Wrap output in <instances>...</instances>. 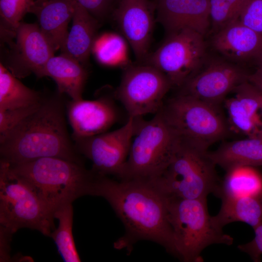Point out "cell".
<instances>
[{"label": "cell", "instance_id": "6da1fadb", "mask_svg": "<svg viewBox=\"0 0 262 262\" xmlns=\"http://www.w3.org/2000/svg\"><path fill=\"white\" fill-rule=\"evenodd\" d=\"M90 195L105 198L124 226L125 234L115 243L116 248L147 240L160 245L177 256L166 196L147 180L118 181L96 175Z\"/></svg>", "mask_w": 262, "mask_h": 262}, {"label": "cell", "instance_id": "7a4b0ae2", "mask_svg": "<svg viewBox=\"0 0 262 262\" xmlns=\"http://www.w3.org/2000/svg\"><path fill=\"white\" fill-rule=\"evenodd\" d=\"M62 95L43 96L35 111L0 138V160L15 164L57 157L83 164L68 133Z\"/></svg>", "mask_w": 262, "mask_h": 262}, {"label": "cell", "instance_id": "3957f363", "mask_svg": "<svg viewBox=\"0 0 262 262\" xmlns=\"http://www.w3.org/2000/svg\"><path fill=\"white\" fill-rule=\"evenodd\" d=\"M8 164L13 173L33 189L53 216L63 205L72 203L82 196L90 195L96 177L95 173L87 170L83 164L57 157Z\"/></svg>", "mask_w": 262, "mask_h": 262}, {"label": "cell", "instance_id": "277c9868", "mask_svg": "<svg viewBox=\"0 0 262 262\" xmlns=\"http://www.w3.org/2000/svg\"><path fill=\"white\" fill-rule=\"evenodd\" d=\"M165 196L176 257L179 259L185 262H202L201 253L208 246L232 245L233 237L225 233L209 214L207 198Z\"/></svg>", "mask_w": 262, "mask_h": 262}, {"label": "cell", "instance_id": "5b68a950", "mask_svg": "<svg viewBox=\"0 0 262 262\" xmlns=\"http://www.w3.org/2000/svg\"><path fill=\"white\" fill-rule=\"evenodd\" d=\"M208 149L180 138L170 163L159 176L147 180L166 196L207 198L220 180Z\"/></svg>", "mask_w": 262, "mask_h": 262}, {"label": "cell", "instance_id": "8992f818", "mask_svg": "<svg viewBox=\"0 0 262 262\" xmlns=\"http://www.w3.org/2000/svg\"><path fill=\"white\" fill-rule=\"evenodd\" d=\"M135 119L134 136L119 180H149L167 167L180 137L159 111L148 120L143 117Z\"/></svg>", "mask_w": 262, "mask_h": 262}, {"label": "cell", "instance_id": "52a82bcc", "mask_svg": "<svg viewBox=\"0 0 262 262\" xmlns=\"http://www.w3.org/2000/svg\"><path fill=\"white\" fill-rule=\"evenodd\" d=\"M54 219L33 189L0 160V227L12 234L29 228L49 237Z\"/></svg>", "mask_w": 262, "mask_h": 262}, {"label": "cell", "instance_id": "ba28073f", "mask_svg": "<svg viewBox=\"0 0 262 262\" xmlns=\"http://www.w3.org/2000/svg\"><path fill=\"white\" fill-rule=\"evenodd\" d=\"M159 112L181 139L206 149L228 133L219 106L191 96L178 94L164 101Z\"/></svg>", "mask_w": 262, "mask_h": 262}, {"label": "cell", "instance_id": "9c48e42d", "mask_svg": "<svg viewBox=\"0 0 262 262\" xmlns=\"http://www.w3.org/2000/svg\"><path fill=\"white\" fill-rule=\"evenodd\" d=\"M204 36L189 29L168 33L164 41L143 64L160 70L172 87L179 88L196 75L208 59Z\"/></svg>", "mask_w": 262, "mask_h": 262}, {"label": "cell", "instance_id": "30bf717a", "mask_svg": "<svg viewBox=\"0 0 262 262\" xmlns=\"http://www.w3.org/2000/svg\"><path fill=\"white\" fill-rule=\"evenodd\" d=\"M172 87L162 72L142 63L125 66L114 96L123 106L128 117H143L161 110L164 97Z\"/></svg>", "mask_w": 262, "mask_h": 262}, {"label": "cell", "instance_id": "8fae6325", "mask_svg": "<svg viewBox=\"0 0 262 262\" xmlns=\"http://www.w3.org/2000/svg\"><path fill=\"white\" fill-rule=\"evenodd\" d=\"M136 127L135 117L129 116L120 128L85 138H72L78 152L92 163V170L100 176L120 179Z\"/></svg>", "mask_w": 262, "mask_h": 262}, {"label": "cell", "instance_id": "7c38bea8", "mask_svg": "<svg viewBox=\"0 0 262 262\" xmlns=\"http://www.w3.org/2000/svg\"><path fill=\"white\" fill-rule=\"evenodd\" d=\"M248 74L229 61L221 58L208 59L202 68L179 88V94L219 106L229 93L247 81Z\"/></svg>", "mask_w": 262, "mask_h": 262}, {"label": "cell", "instance_id": "4fadbf2b", "mask_svg": "<svg viewBox=\"0 0 262 262\" xmlns=\"http://www.w3.org/2000/svg\"><path fill=\"white\" fill-rule=\"evenodd\" d=\"M10 47L6 68L16 78L31 73L43 77L44 67L56 51L38 24L21 22Z\"/></svg>", "mask_w": 262, "mask_h": 262}, {"label": "cell", "instance_id": "5bb4252c", "mask_svg": "<svg viewBox=\"0 0 262 262\" xmlns=\"http://www.w3.org/2000/svg\"><path fill=\"white\" fill-rule=\"evenodd\" d=\"M117 1L118 5L113 12L115 20L136 58L143 63L149 54L156 3L149 0Z\"/></svg>", "mask_w": 262, "mask_h": 262}, {"label": "cell", "instance_id": "9a60e30c", "mask_svg": "<svg viewBox=\"0 0 262 262\" xmlns=\"http://www.w3.org/2000/svg\"><path fill=\"white\" fill-rule=\"evenodd\" d=\"M66 110L73 138H85L106 132L119 119L113 98L102 96L94 100L82 98L66 103Z\"/></svg>", "mask_w": 262, "mask_h": 262}, {"label": "cell", "instance_id": "2e32d148", "mask_svg": "<svg viewBox=\"0 0 262 262\" xmlns=\"http://www.w3.org/2000/svg\"><path fill=\"white\" fill-rule=\"evenodd\" d=\"M156 10L168 33L189 29L205 36L211 26L210 0H157Z\"/></svg>", "mask_w": 262, "mask_h": 262}, {"label": "cell", "instance_id": "e0dca14e", "mask_svg": "<svg viewBox=\"0 0 262 262\" xmlns=\"http://www.w3.org/2000/svg\"><path fill=\"white\" fill-rule=\"evenodd\" d=\"M212 42L216 51L233 63L255 60L262 52V35L238 19L214 33Z\"/></svg>", "mask_w": 262, "mask_h": 262}, {"label": "cell", "instance_id": "ac0fdd59", "mask_svg": "<svg viewBox=\"0 0 262 262\" xmlns=\"http://www.w3.org/2000/svg\"><path fill=\"white\" fill-rule=\"evenodd\" d=\"M259 89L246 81L232 91L234 97L225 102L229 121L236 131L248 135H259L262 133V119L260 111Z\"/></svg>", "mask_w": 262, "mask_h": 262}, {"label": "cell", "instance_id": "d6986e66", "mask_svg": "<svg viewBox=\"0 0 262 262\" xmlns=\"http://www.w3.org/2000/svg\"><path fill=\"white\" fill-rule=\"evenodd\" d=\"M76 0H47L35 2L31 13L37 17L40 28L55 50L60 49L68 34V25L72 19Z\"/></svg>", "mask_w": 262, "mask_h": 262}, {"label": "cell", "instance_id": "ffe728a7", "mask_svg": "<svg viewBox=\"0 0 262 262\" xmlns=\"http://www.w3.org/2000/svg\"><path fill=\"white\" fill-rule=\"evenodd\" d=\"M72 20L71 29L60 48L61 54L83 65L92 50L99 21L78 3Z\"/></svg>", "mask_w": 262, "mask_h": 262}, {"label": "cell", "instance_id": "44dd1931", "mask_svg": "<svg viewBox=\"0 0 262 262\" xmlns=\"http://www.w3.org/2000/svg\"><path fill=\"white\" fill-rule=\"evenodd\" d=\"M46 76L55 82L59 94H66L72 100L82 98L87 72L78 61L63 54L53 56L44 67L43 77Z\"/></svg>", "mask_w": 262, "mask_h": 262}, {"label": "cell", "instance_id": "7402d4cb", "mask_svg": "<svg viewBox=\"0 0 262 262\" xmlns=\"http://www.w3.org/2000/svg\"><path fill=\"white\" fill-rule=\"evenodd\" d=\"M208 154L216 165L225 170L237 166H262V135L224 143Z\"/></svg>", "mask_w": 262, "mask_h": 262}, {"label": "cell", "instance_id": "603a6c76", "mask_svg": "<svg viewBox=\"0 0 262 262\" xmlns=\"http://www.w3.org/2000/svg\"><path fill=\"white\" fill-rule=\"evenodd\" d=\"M226 171L213 193L221 200L243 196L262 197V172L257 167L237 166Z\"/></svg>", "mask_w": 262, "mask_h": 262}, {"label": "cell", "instance_id": "cb8c5ba5", "mask_svg": "<svg viewBox=\"0 0 262 262\" xmlns=\"http://www.w3.org/2000/svg\"><path fill=\"white\" fill-rule=\"evenodd\" d=\"M213 218L218 226L242 222L253 229L262 223V197L243 196L222 200L220 209Z\"/></svg>", "mask_w": 262, "mask_h": 262}, {"label": "cell", "instance_id": "d4e9b609", "mask_svg": "<svg viewBox=\"0 0 262 262\" xmlns=\"http://www.w3.org/2000/svg\"><path fill=\"white\" fill-rule=\"evenodd\" d=\"M43 96L22 83L1 63L0 64V110L39 103Z\"/></svg>", "mask_w": 262, "mask_h": 262}, {"label": "cell", "instance_id": "484cf974", "mask_svg": "<svg viewBox=\"0 0 262 262\" xmlns=\"http://www.w3.org/2000/svg\"><path fill=\"white\" fill-rule=\"evenodd\" d=\"M73 210L72 203L66 204L58 209L53 214L58 219V227L49 237L54 241L59 253L65 262H79L78 253L72 233Z\"/></svg>", "mask_w": 262, "mask_h": 262}, {"label": "cell", "instance_id": "4316f807", "mask_svg": "<svg viewBox=\"0 0 262 262\" xmlns=\"http://www.w3.org/2000/svg\"><path fill=\"white\" fill-rule=\"evenodd\" d=\"M35 4L33 0H0V37L8 44L15 38L21 20Z\"/></svg>", "mask_w": 262, "mask_h": 262}, {"label": "cell", "instance_id": "83f0119b", "mask_svg": "<svg viewBox=\"0 0 262 262\" xmlns=\"http://www.w3.org/2000/svg\"><path fill=\"white\" fill-rule=\"evenodd\" d=\"M92 50L101 64L108 66L123 65L126 49L121 37L113 33H106L95 39Z\"/></svg>", "mask_w": 262, "mask_h": 262}, {"label": "cell", "instance_id": "f1b7e54d", "mask_svg": "<svg viewBox=\"0 0 262 262\" xmlns=\"http://www.w3.org/2000/svg\"><path fill=\"white\" fill-rule=\"evenodd\" d=\"M246 0H210L211 26L213 33L238 19Z\"/></svg>", "mask_w": 262, "mask_h": 262}, {"label": "cell", "instance_id": "f546056e", "mask_svg": "<svg viewBox=\"0 0 262 262\" xmlns=\"http://www.w3.org/2000/svg\"><path fill=\"white\" fill-rule=\"evenodd\" d=\"M41 102L28 107L0 110V138L5 135L25 118L35 111Z\"/></svg>", "mask_w": 262, "mask_h": 262}, {"label": "cell", "instance_id": "4dcf8cb0", "mask_svg": "<svg viewBox=\"0 0 262 262\" xmlns=\"http://www.w3.org/2000/svg\"><path fill=\"white\" fill-rule=\"evenodd\" d=\"M238 19L262 35V0H246Z\"/></svg>", "mask_w": 262, "mask_h": 262}, {"label": "cell", "instance_id": "1f68e13d", "mask_svg": "<svg viewBox=\"0 0 262 262\" xmlns=\"http://www.w3.org/2000/svg\"><path fill=\"white\" fill-rule=\"evenodd\" d=\"M77 2L99 21L113 10L116 0H76Z\"/></svg>", "mask_w": 262, "mask_h": 262}, {"label": "cell", "instance_id": "d6a6232c", "mask_svg": "<svg viewBox=\"0 0 262 262\" xmlns=\"http://www.w3.org/2000/svg\"><path fill=\"white\" fill-rule=\"evenodd\" d=\"M255 236L250 242L240 245L238 248L246 253L255 262H260L262 255V223L254 229Z\"/></svg>", "mask_w": 262, "mask_h": 262}, {"label": "cell", "instance_id": "836d02e7", "mask_svg": "<svg viewBox=\"0 0 262 262\" xmlns=\"http://www.w3.org/2000/svg\"><path fill=\"white\" fill-rule=\"evenodd\" d=\"M0 261L9 260L10 242L13 234L0 227Z\"/></svg>", "mask_w": 262, "mask_h": 262}, {"label": "cell", "instance_id": "e575fe53", "mask_svg": "<svg viewBox=\"0 0 262 262\" xmlns=\"http://www.w3.org/2000/svg\"><path fill=\"white\" fill-rule=\"evenodd\" d=\"M247 81L262 90V67H258L255 72L249 73Z\"/></svg>", "mask_w": 262, "mask_h": 262}, {"label": "cell", "instance_id": "d590c367", "mask_svg": "<svg viewBox=\"0 0 262 262\" xmlns=\"http://www.w3.org/2000/svg\"><path fill=\"white\" fill-rule=\"evenodd\" d=\"M258 67H262V52L255 59Z\"/></svg>", "mask_w": 262, "mask_h": 262}, {"label": "cell", "instance_id": "8d00e7d4", "mask_svg": "<svg viewBox=\"0 0 262 262\" xmlns=\"http://www.w3.org/2000/svg\"><path fill=\"white\" fill-rule=\"evenodd\" d=\"M259 97L260 102V111L262 114V90H261L260 89H259Z\"/></svg>", "mask_w": 262, "mask_h": 262}, {"label": "cell", "instance_id": "74e56055", "mask_svg": "<svg viewBox=\"0 0 262 262\" xmlns=\"http://www.w3.org/2000/svg\"><path fill=\"white\" fill-rule=\"evenodd\" d=\"M47 0H36L35 2L37 3H41Z\"/></svg>", "mask_w": 262, "mask_h": 262}, {"label": "cell", "instance_id": "f35d334b", "mask_svg": "<svg viewBox=\"0 0 262 262\" xmlns=\"http://www.w3.org/2000/svg\"><path fill=\"white\" fill-rule=\"evenodd\" d=\"M117 0V1H118V0Z\"/></svg>", "mask_w": 262, "mask_h": 262}]
</instances>
